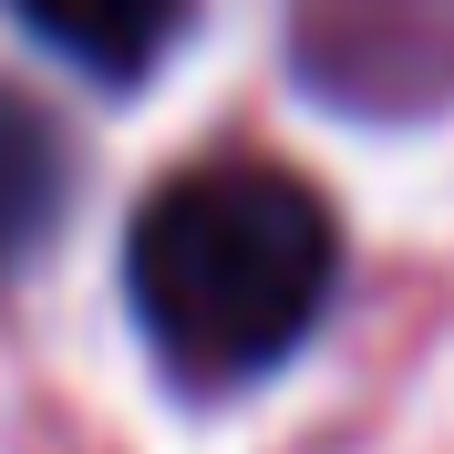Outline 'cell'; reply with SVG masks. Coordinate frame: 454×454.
I'll use <instances>...</instances> for the list:
<instances>
[{"label":"cell","mask_w":454,"mask_h":454,"mask_svg":"<svg viewBox=\"0 0 454 454\" xmlns=\"http://www.w3.org/2000/svg\"><path fill=\"white\" fill-rule=\"evenodd\" d=\"M340 289V217L269 155H207L124 227V300L155 362L197 393L279 372Z\"/></svg>","instance_id":"6da1fadb"},{"label":"cell","mask_w":454,"mask_h":454,"mask_svg":"<svg viewBox=\"0 0 454 454\" xmlns=\"http://www.w3.org/2000/svg\"><path fill=\"white\" fill-rule=\"evenodd\" d=\"M289 52L340 114H434L454 93V0H300Z\"/></svg>","instance_id":"7a4b0ae2"},{"label":"cell","mask_w":454,"mask_h":454,"mask_svg":"<svg viewBox=\"0 0 454 454\" xmlns=\"http://www.w3.org/2000/svg\"><path fill=\"white\" fill-rule=\"evenodd\" d=\"M31 42H52L62 62H83L93 83H145L176 52V31L197 0H11Z\"/></svg>","instance_id":"3957f363"},{"label":"cell","mask_w":454,"mask_h":454,"mask_svg":"<svg viewBox=\"0 0 454 454\" xmlns=\"http://www.w3.org/2000/svg\"><path fill=\"white\" fill-rule=\"evenodd\" d=\"M62 207H73V155H62V124L31 93L0 83V279L21 269L42 238L62 227Z\"/></svg>","instance_id":"277c9868"}]
</instances>
